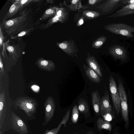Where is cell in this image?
Listing matches in <instances>:
<instances>
[{"instance_id": "cell-8", "label": "cell", "mask_w": 134, "mask_h": 134, "mask_svg": "<svg viewBox=\"0 0 134 134\" xmlns=\"http://www.w3.org/2000/svg\"><path fill=\"white\" fill-rule=\"evenodd\" d=\"M122 0H107L97 7V8L105 14L113 12L120 7H123Z\"/></svg>"}, {"instance_id": "cell-22", "label": "cell", "mask_w": 134, "mask_h": 134, "mask_svg": "<svg viewBox=\"0 0 134 134\" xmlns=\"http://www.w3.org/2000/svg\"><path fill=\"white\" fill-rule=\"evenodd\" d=\"M97 126L99 130L104 129L110 131L112 129L111 124L108 121L103 120L100 117L97 120Z\"/></svg>"}, {"instance_id": "cell-14", "label": "cell", "mask_w": 134, "mask_h": 134, "mask_svg": "<svg viewBox=\"0 0 134 134\" xmlns=\"http://www.w3.org/2000/svg\"><path fill=\"white\" fill-rule=\"evenodd\" d=\"M134 14V3L127 5L122 7L115 13L107 16L108 18H116L126 16Z\"/></svg>"}, {"instance_id": "cell-40", "label": "cell", "mask_w": 134, "mask_h": 134, "mask_svg": "<svg viewBox=\"0 0 134 134\" xmlns=\"http://www.w3.org/2000/svg\"><path fill=\"white\" fill-rule=\"evenodd\" d=\"M75 134H79L77 133H75Z\"/></svg>"}, {"instance_id": "cell-17", "label": "cell", "mask_w": 134, "mask_h": 134, "mask_svg": "<svg viewBox=\"0 0 134 134\" xmlns=\"http://www.w3.org/2000/svg\"><path fill=\"white\" fill-rule=\"evenodd\" d=\"M60 5V7H56L55 8L56 14L65 22L68 20L69 16V12L67 9L68 7L65 1L61 3Z\"/></svg>"}, {"instance_id": "cell-13", "label": "cell", "mask_w": 134, "mask_h": 134, "mask_svg": "<svg viewBox=\"0 0 134 134\" xmlns=\"http://www.w3.org/2000/svg\"><path fill=\"white\" fill-rule=\"evenodd\" d=\"M35 64L40 69L44 71L51 72L55 69L56 65L53 61L43 58H38Z\"/></svg>"}, {"instance_id": "cell-28", "label": "cell", "mask_w": 134, "mask_h": 134, "mask_svg": "<svg viewBox=\"0 0 134 134\" xmlns=\"http://www.w3.org/2000/svg\"><path fill=\"white\" fill-rule=\"evenodd\" d=\"M64 23V22L56 14L51 18L48 21L47 23L44 24L43 29H45L49 28L54 24L58 23Z\"/></svg>"}, {"instance_id": "cell-29", "label": "cell", "mask_w": 134, "mask_h": 134, "mask_svg": "<svg viewBox=\"0 0 134 134\" xmlns=\"http://www.w3.org/2000/svg\"><path fill=\"white\" fill-rule=\"evenodd\" d=\"M79 113L78 106L75 105L72 110L71 120L72 122L75 124L77 122L79 119Z\"/></svg>"}, {"instance_id": "cell-41", "label": "cell", "mask_w": 134, "mask_h": 134, "mask_svg": "<svg viewBox=\"0 0 134 134\" xmlns=\"http://www.w3.org/2000/svg\"><path fill=\"white\" fill-rule=\"evenodd\" d=\"M118 134V133H115V134Z\"/></svg>"}, {"instance_id": "cell-21", "label": "cell", "mask_w": 134, "mask_h": 134, "mask_svg": "<svg viewBox=\"0 0 134 134\" xmlns=\"http://www.w3.org/2000/svg\"><path fill=\"white\" fill-rule=\"evenodd\" d=\"M78 109L79 111L85 115H87L89 112V107L88 103L83 98H80L78 101Z\"/></svg>"}, {"instance_id": "cell-38", "label": "cell", "mask_w": 134, "mask_h": 134, "mask_svg": "<svg viewBox=\"0 0 134 134\" xmlns=\"http://www.w3.org/2000/svg\"><path fill=\"white\" fill-rule=\"evenodd\" d=\"M86 134H94L92 132L90 131L88 132Z\"/></svg>"}, {"instance_id": "cell-7", "label": "cell", "mask_w": 134, "mask_h": 134, "mask_svg": "<svg viewBox=\"0 0 134 134\" xmlns=\"http://www.w3.org/2000/svg\"><path fill=\"white\" fill-rule=\"evenodd\" d=\"M57 46L68 55L78 58L77 53L78 50L74 41L72 39L59 42H57Z\"/></svg>"}, {"instance_id": "cell-32", "label": "cell", "mask_w": 134, "mask_h": 134, "mask_svg": "<svg viewBox=\"0 0 134 134\" xmlns=\"http://www.w3.org/2000/svg\"><path fill=\"white\" fill-rule=\"evenodd\" d=\"M34 1L32 0H20V4L21 6V8H22L24 6H25V5H27V4H29L32 1Z\"/></svg>"}, {"instance_id": "cell-26", "label": "cell", "mask_w": 134, "mask_h": 134, "mask_svg": "<svg viewBox=\"0 0 134 134\" xmlns=\"http://www.w3.org/2000/svg\"><path fill=\"white\" fill-rule=\"evenodd\" d=\"M107 39V37L105 36H100L93 42L91 45L92 47L95 49L100 48L106 42Z\"/></svg>"}, {"instance_id": "cell-5", "label": "cell", "mask_w": 134, "mask_h": 134, "mask_svg": "<svg viewBox=\"0 0 134 134\" xmlns=\"http://www.w3.org/2000/svg\"><path fill=\"white\" fill-rule=\"evenodd\" d=\"M109 87L112 99L117 114L120 112L121 108L120 95L116 82L114 78L110 75L109 80Z\"/></svg>"}, {"instance_id": "cell-34", "label": "cell", "mask_w": 134, "mask_h": 134, "mask_svg": "<svg viewBox=\"0 0 134 134\" xmlns=\"http://www.w3.org/2000/svg\"><path fill=\"white\" fill-rule=\"evenodd\" d=\"M122 2L124 6L127 5L134 3V0H122Z\"/></svg>"}, {"instance_id": "cell-24", "label": "cell", "mask_w": 134, "mask_h": 134, "mask_svg": "<svg viewBox=\"0 0 134 134\" xmlns=\"http://www.w3.org/2000/svg\"><path fill=\"white\" fill-rule=\"evenodd\" d=\"M70 1L71 4L67 5V6L71 11H76L77 10H79L83 8L84 9H86L88 8L82 5L81 4V0H72Z\"/></svg>"}, {"instance_id": "cell-39", "label": "cell", "mask_w": 134, "mask_h": 134, "mask_svg": "<svg viewBox=\"0 0 134 134\" xmlns=\"http://www.w3.org/2000/svg\"><path fill=\"white\" fill-rule=\"evenodd\" d=\"M0 134H4L1 129H0Z\"/></svg>"}, {"instance_id": "cell-37", "label": "cell", "mask_w": 134, "mask_h": 134, "mask_svg": "<svg viewBox=\"0 0 134 134\" xmlns=\"http://www.w3.org/2000/svg\"><path fill=\"white\" fill-rule=\"evenodd\" d=\"M46 1L47 2L49 3L53 4L54 3L53 0H47Z\"/></svg>"}, {"instance_id": "cell-10", "label": "cell", "mask_w": 134, "mask_h": 134, "mask_svg": "<svg viewBox=\"0 0 134 134\" xmlns=\"http://www.w3.org/2000/svg\"><path fill=\"white\" fill-rule=\"evenodd\" d=\"M109 53L114 58L124 61L128 58V52L124 46L119 44H114L110 47Z\"/></svg>"}, {"instance_id": "cell-33", "label": "cell", "mask_w": 134, "mask_h": 134, "mask_svg": "<svg viewBox=\"0 0 134 134\" xmlns=\"http://www.w3.org/2000/svg\"><path fill=\"white\" fill-rule=\"evenodd\" d=\"M0 73L2 74V75L4 76H5L4 70L3 66V62L1 58V54H0Z\"/></svg>"}, {"instance_id": "cell-31", "label": "cell", "mask_w": 134, "mask_h": 134, "mask_svg": "<svg viewBox=\"0 0 134 134\" xmlns=\"http://www.w3.org/2000/svg\"><path fill=\"white\" fill-rule=\"evenodd\" d=\"M80 12H78L75 14L74 18V21L76 23V25L79 27L83 24L84 22V18L82 14L79 15Z\"/></svg>"}, {"instance_id": "cell-2", "label": "cell", "mask_w": 134, "mask_h": 134, "mask_svg": "<svg viewBox=\"0 0 134 134\" xmlns=\"http://www.w3.org/2000/svg\"><path fill=\"white\" fill-rule=\"evenodd\" d=\"M104 29L108 31L115 34L128 38H133L134 27L124 23H113L105 25Z\"/></svg>"}, {"instance_id": "cell-19", "label": "cell", "mask_w": 134, "mask_h": 134, "mask_svg": "<svg viewBox=\"0 0 134 134\" xmlns=\"http://www.w3.org/2000/svg\"><path fill=\"white\" fill-rule=\"evenodd\" d=\"M83 68L85 74L88 78L92 82L99 83L100 81V77L88 65L84 64Z\"/></svg>"}, {"instance_id": "cell-4", "label": "cell", "mask_w": 134, "mask_h": 134, "mask_svg": "<svg viewBox=\"0 0 134 134\" xmlns=\"http://www.w3.org/2000/svg\"><path fill=\"white\" fill-rule=\"evenodd\" d=\"M118 82V89L120 97L122 115L127 126L129 121L127 97L122 83L120 79L119 80Z\"/></svg>"}, {"instance_id": "cell-30", "label": "cell", "mask_w": 134, "mask_h": 134, "mask_svg": "<svg viewBox=\"0 0 134 134\" xmlns=\"http://www.w3.org/2000/svg\"><path fill=\"white\" fill-rule=\"evenodd\" d=\"M34 29V27L25 29L24 30L19 33L18 35L11 37V39H15L18 37H22L24 36L29 35L31 32L33 31Z\"/></svg>"}, {"instance_id": "cell-35", "label": "cell", "mask_w": 134, "mask_h": 134, "mask_svg": "<svg viewBox=\"0 0 134 134\" xmlns=\"http://www.w3.org/2000/svg\"><path fill=\"white\" fill-rule=\"evenodd\" d=\"M1 25H0V47H1L3 44V42L4 39V37L2 34V32L1 30Z\"/></svg>"}, {"instance_id": "cell-20", "label": "cell", "mask_w": 134, "mask_h": 134, "mask_svg": "<svg viewBox=\"0 0 134 134\" xmlns=\"http://www.w3.org/2000/svg\"><path fill=\"white\" fill-rule=\"evenodd\" d=\"M20 1V0L15 1V2L13 3V4L10 6L3 19H6L12 17L16 14L19 10H20L21 6Z\"/></svg>"}, {"instance_id": "cell-23", "label": "cell", "mask_w": 134, "mask_h": 134, "mask_svg": "<svg viewBox=\"0 0 134 134\" xmlns=\"http://www.w3.org/2000/svg\"><path fill=\"white\" fill-rule=\"evenodd\" d=\"M82 13L84 19L87 20L95 19L100 15L99 12L92 10H85Z\"/></svg>"}, {"instance_id": "cell-36", "label": "cell", "mask_w": 134, "mask_h": 134, "mask_svg": "<svg viewBox=\"0 0 134 134\" xmlns=\"http://www.w3.org/2000/svg\"><path fill=\"white\" fill-rule=\"evenodd\" d=\"M102 1V0H89L88 1V3L90 5H93L97 4Z\"/></svg>"}, {"instance_id": "cell-1", "label": "cell", "mask_w": 134, "mask_h": 134, "mask_svg": "<svg viewBox=\"0 0 134 134\" xmlns=\"http://www.w3.org/2000/svg\"><path fill=\"white\" fill-rule=\"evenodd\" d=\"M26 10L25 9L20 12L18 16L8 20L3 19L1 26L7 35L13 36L25 29L28 14Z\"/></svg>"}, {"instance_id": "cell-6", "label": "cell", "mask_w": 134, "mask_h": 134, "mask_svg": "<svg viewBox=\"0 0 134 134\" xmlns=\"http://www.w3.org/2000/svg\"><path fill=\"white\" fill-rule=\"evenodd\" d=\"M9 42L8 39L5 42L3 43L2 54L4 58L5 55H6L7 58H8L6 53V51L7 50L8 53L9 57L10 60L14 61L17 59L19 57L21 49L18 45L10 44Z\"/></svg>"}, {"instance_id": "cell-11", "label": "cell", "mask_w": 134, "mask_h": 134, "mask_svg": "<svg viewBox=\"0 0 134 134\" xmlns=\"http://www.w3.org/2000/svg\"><path fill=\"white\" fill-rule=\"evenodd\" d=\"M11 121L14 130L21 134H27V127L24 121L13 111L11 113Z\"/></svg>"}, {"instance_id": "cell-9", "label": "cell", "mask_w": 134, "mask_h": 134, "mask_svg": "<svg viewBox=\"0 0 134 134\" xmlns=\"http://www.w3.org/2000/svg\"><path fill=\"white\" fill-rule=\"evenodd\" d=\"M45 109V122L43 125H46L53 118L55 109V102L52 96H49L44 103Z\"/></svg>"}, {"instance_id": "cell-3", "label": "cell", "mask_w": 134, "mask_h": 134, "mask_svg": "<svg viewBox=\"0 0 134 134\" xmlns=\"http://www.w3.org/2000/svg\"><path fill=\"white\" fill-rule=\"evenodd\" d=\"M16 100V105L23 110L28 116H31L36 111L37 103L35 99L27 97H21L18 98Z\"/></svg>"}, {"instance_id": "cell-16", "label": "cell", "mask_w": 134, "mask_h": 134, "mask_svg": "<svg viewBox=\"0 0 134 134\" xmlns=\"http://www.w3.org/2000/svg\"><path fill=\"white\" fill-rule=\"evenodd\" d=\"M92 104L94 111L98 115H100L101 99L97 90L91 93Z\"/></svg>"}, {"instance_id": "cell-27", "label": "cell", "mask_w": 134, "mask_h": 134, "mask_svg": "<svg viewBox=\"0 0 134 134\" xmlns=\"http://www.w3.org/2000/svg\"><path fill=\"white\" fill-rule=\"evenodd\" d=\"M56 7H51L47 9L41 17L42 21L45 20L56 15L55 8Z\"/></svg>"}, {"instance_id": "cell-12", "label": "cell", "mask_w": 134, "mask_h": 134, "mask_svg": "<svg viewBox=\"0 0 134 134\" xmlns=\"http://www.w3.org/2000/svg\"><path fill=\"white\" fill-rule=\"evenodd\" d=\"M100 115L104 116L110 114L112 111L108 92L105 91L101 99Z\"/></svg>"}, {"instance_id": "cell-25", "label": "cell", "mask_w": 134, "mask_h": 134, "mask_svg": "<svg viewBox=\"0 0 134 134\" xmlns=\"http://www.w3.org/2000/svg\"><path fill=\"white\" fill-rule=\"evenodd\" d=\"M5 95L4 90L1 92L0 93V121H1L3 111L6 109Z\"/></svg>"}, {"instance_id": "cell-15", "label": "cell", "mask_w": 134, "mask_h": 134, "mask_svg": "<svg viewBox=\"0 0 134 134\" xmlns=\"http://www.w3.org/2000/svg\"><path fill=\"white\" fill-rule=\"evenodd\" d=\"M88 65L94 70L100 77H102V74L99 66L95 57L88 53L86 59Z\"/></svg>"}, {"instance_id": "cell-18", "label": "cell", "mask_w": 134, "mask_h": 134, "mask_svg": "<svg viewBox=\"0 0 134 134\" xmlns=\"http://www.w3.org/2000/svg\"><path fill=\"white\" fill-rule=\"evenodd\" d=\"M70 113V110H67L62 120L57 127L50 130L47 129L44 132L43 134H58L63 124L64 125L65 127H66V124L69 120Z\"/></svg>"}]
</instances>
